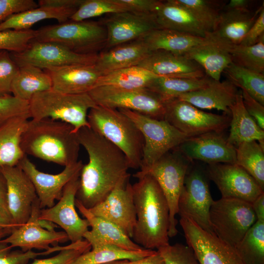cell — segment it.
Masks as SVG:
<instances>
[{
  "label": "cell",
  "mask_w": 264,
  "mask_h": 264,
  "mask_svg": "<svg viewBox=\"0 0 264 264\" xmlns=\"http://www.w3.org/2000/svg\"><path fill=\"white\" fill-rule=\"evenodd\" d=\"M77 133L88 161L81 171L76 198L89 209L106 198L130 166L118 148L89 127L82 128Z\"/></svg>",
  "instance_id": "obj_1"
},
{
  "label": "cell",
  "mask_w": 264,
  "mask_h": 264,
  "mask_svg": "<svg viewBox=\"0 0 264 264\" xmlns=\"http://www.w3.org/2000/svg\"><path fill=\"white\" fill-rule=\"evenodd\" d=\"M132 185L136 220L132 239L146 249L169 244V208L158 183L151 176L137 178Z\"/></svg>",
  "instance_id": "obj_2"
},
{
  "label": "cell",
  "mask_w": 264,
  "mask_h": 264,
  "mask_svg": "<svg viewBox=\"0 0 264 264\" xmlns=\"http://www.w3.org/2000/svg\"><path fill=\"white\" fill-rule=\"evenodd\" d=\"M80 146L72 125L50 118L30 119L21 140L25 155L65 167L78 161Z\"/></svg>",
  "instance_id": "obj_3"
},
{
  "label": "cell",
  "mask_w": 264,
  "mask_h": 264,
  "mask_svg": "<svg viewBox=\"0 0 264 264\" xmlns=\"http://www.w3.org/2000/svg\"><path fill=\"white\" fill-rule=\"evenodd\" d=\"M88 121L90 128L124 154L130 168L140 169L144 138L140 131L129 117L118 110L96 105L89 110Z\"/></svg>",
  "instance_id": "obj_4"
},
{
  "label": "cell",
  "mask_w": 264,
  "mask_h": 264,
  "mask_svg": "<svg viewBox=\"0 0 264 264\" xmlns=\"http://www.w3.org/2000/svg\"><path fill=\"white\" fill-rule=\"evenodd\" d=\"M28 103L30 119L50 118L66 122L76 132L89 127L88 112L97 105L88 93L67 94L52 88L35 94Z\"/></svg>",
  "instance_id": "obj_5"
},
{
  "label": "cell",
  "mask_w": 264,
  "mask_h": 264,
  "mask_svg": "<svg viewBox=\"0 0 264 264\" xmlns=\"http://www.w3.org/2000/svg\"><path fill=\"white\" fill-rule=\"evenodd\" d=\"M107 39L102 22L67 21L36 30L34 40L61 44L79 54H95L105 49Z\"/></svg>",
  "instance_id": "obj_6"
},
{
  "label": "cell",
  "mask_w": 264,
  "mask_h": 264,
  "mask_svg": "<svg viewBox=\"0 0 264 264\" xmlns=\"http://www.w3.org/2000/svg\"><path fill=\"white\" fill-rule=\"evenodd\" d=\"M192 162L176 148L151 166L141 168L133 175L137 178L144 175H150L160 187L169 208V238L177 234L176 216L178 213V202L186 173Z\"/></svg>",
  "instance_id": "obj_7"
},
{
  "label": "cell",
  "mask_w": 264,
  "mask_h": 264,
  "mask_svg": "<svg viewBox=\"0 0 264 264\" xmlns=\"http://www.w3.org/2000/svg\"><path fill=\"white\" fill-rule=\"evenodd\" d=\"M257 220L252 203L222 198L214 200L209 210L214 233L224 242L235 246Z\"/></svg>",
  "instance_id": "obj_8"
},
{
  "label": "cell",
  "mask_w": 264,
  "mask_h": 264,
  "mask_svg": "<svg viewBox=\"0 0 264 264\" xmlns=\"http://www.w3.org/2000/svg\"><path fill=\"white\" fill-rule=\"evenodd\" d=\"M118 110L134 123L143 135L144 145L140 169L151 166L189 137L164 119H154L128 109Z\"/></svg>",
  "instance_id": "obj_9"
},
{
  "label": "cell",
  "mask_w": 264,
  "mask_h": 264,
  "mask_svg": "<svg viewBox=\"0 0 264 264\" xmlns=\"http://www.w3.org/2000/svg\"><path fill=\"white\" fill-rule=\"evenodd\" d=\"M88 93L98 106L128 109L154 119H164L165 102L147 88L126 89L100 86L92 88Z\"/></svg>",
  "instance_id": "obj_10"
},
{
  "label": "cell",
  "mask_w": 264,
  "mask_h": 264,
  "mask_svg": "<svg viewBox=\"0 0 264 264\" xmlns=\"http://www.w3.org/2000/svg\"><path fill=\"white\" fill-rule=\"evenodd\" d=\"M165 108L164 119L189 137L223 132L229 127L230 114L207 112L176 98L165 102Z\"/></svg>",
  "instance_id": "obj_11"
},
{
  "label": "cell",
  "mask_w": 264,
  "mask_h": 264,
  "mask_svg": "<svg viewBox=\"0 0 264 264\" xmlns=\"http://www.w3.org/2000/svg\"><path fill=\"white\" fill-rule=\"evenodd\" d=\"M208 179L205 171L190 165L179 198L177 214L192 220L205 231L214 234L209 221V210L214 200Z\"/></svg>",
  "instance_id": "obj_12"
},
{
  "label": "cell",
  "mask_w": 264,
  "mask_h": 264,
  "mask_svg": "<svg viewBox=\"0 0 264 264\" xmlns=\"http://www.w3.org/2000/svg\"><path fill=\"white\" fill-rule=\"evenodd\" d=\"M179 223L187 244L194 250L199 264H247L235 246L205 231L192 220L180 217Z\"/></svg>",
  "instance_id": "obj_13"
},
{
  "label": "cell",
  "mask_w": 264,
  "mask_h": 264,
  "mask_svg": "<svg viewBox=\"0 0 264 264\" xmlns=\"http://www.w3.org/2000/svg\"><path fill=\"white\" fill-rule=\"evenodd\" d=\"M10 54L19 67L31 65L44 70L72 65H94L98 55L79 54L59 44L35 40L23 50Z\"/></svg>",
  "instance_id": "obj_14"
},
{
  "label": "cell",
  "mask_w": 264,
  "mask_h": 264,
  "mask_svg": "<svg viewBox=\"0 0 264 264\" xmlns=\"http://www.w3.org/2000/svg\"><path fill=\"white\" fill-rule=\"evenodd\" d=\"M130 176L129 173L123 176L103 201L89 210L115 224L132 238L136 215Z\"/></svg>",
  "instance_id": "obj_15"
},
{
  "label": "cell",
  "mask_w": 264,
  "mask_h": 264,
  "mask_svg": "<svg viewBox=\"0 0 264 264\" xmlns=\"http://www.w3.org/2000/svg\"><path fill=\"white\" fill-rule=\"evenodd\" d=\"M206 173L220 192L222 198H231L252 203L264 193L255 180L236 163L208 164Z\"/></svg>",
  "instance_id": "obj_16"
},
{
  "label": "cell",
  "mask_w": 264,
  "mask_h": 264,
  "mask_svg": "<svg viewBox=\"0 0 264 264\" xmlns=\"http://www.w3.org/2000/svg\"><path fill=\"white\" fill-rule=\"evenodd\" d=\"M79 176L65 186L58 202L50 208L41 209L39 219L50 221L61 227L71 243L83 240L89 226L86 219H81L75 209V199L79 187Z\"/></svg>",
  "instance_id": "obj_17"
},
{
  "label": "cell",
  "mask_w": 264,
  "mask_h": 264,
  "mask_svg": "<svg viewBox=\"0 0 264 264\" xmlns=\"http://www.w3.org/2000/svg\"><path fill=\"white\" fill-rule=\"evenodd\" d=\"M82 160L65 167L57 174L44 173L25 155L18 164L32 181L39 200L41 209L50 208L61 198L65 186L70 180L80 176L83 166Z\"/></svg>",
  "instance_id": "obj_18"
},
{
  "label": "cell",
  "mask_w": 264,
  "mask_h": 264,
  "mask_svg": "<svg viewBox=\"0 0 264 264\" xmlns=\"http://www.w3.org/2000/svg\"><path fill=\"white\" fill-rule=\"evenodd\" d=\"M7 186L8 210L17 226L29 219L34 201L38 198L35 188L27 175L18 165L0 167Z\"/></svg>",
  "instance_id": "obj_19"
},
{
  "label": "cell",
  "mask_w": 264,
  "mask_h": 264,
  "mask_svg": "<svg viewBox=\"0 0 264 264\" xmlns=\"http://www.w3.org/2000/svg\"><path fill=\"white\" fill-rule=\"evenodd\" d=\"M41 209L38 198L33 204L29 220L25 224L13 228L11 233L0 242L25 252L34 249L48 250L52 247L50 245L57 246L59 243L69 241L64 231H49L39 224L38 218Z\"/></svg>",
  "instance_id": "obj_20"
},
{
  "label": "cell",
  "mask_w": 264,
  "mask_h": 264,
  "mask_svg": "<svg viewBox=\"0 0 264 264\" xmlns=\"http://www.w3.org/2000/svg\"><path fill=\"white\" fill-rule=\"evenodd\" d=\"M189 160L207 163H236V148L223 132H212L190 137L177 147Z\"/></svg>",
  "instance_id": "obj_21"
},
{
  "label": "cell",
  "mask_w": 264,
  "mask_h": 264,
  "mask_svg": "<svg viewBox=\"0 0 264 264\" xmlns=\"http://www.w3.org/2000/svg\"><path fill=\"white\" fill-rule=\"evenodd\" d=\"M102 22L107 33L106 50L140 38L159 28L154 13L119 12L111 14Z\"/></svg>",
  "instance_id": "obj_22"
},
{
  "label": "cell",
  "mask_w": 264,
  "mask_h": 264,
  "mask_svg": "<svg viewBox=\"0 0 264 264\" xmlns=\"http://www.w3.org/2000/svg\"><path fill=\"white\" fill-rule=\"evenodd\" d=\"M75 206L88 221L91 228L83 237L90 244L91 248L103 244H110L128 251H137L144 249L134 242L118 226L94 215L76 198Z\"/></svg>",
  "instance_id": "obj_23"
},
{
  "label": "cell",
  "mask_w": 264,
  "mask_h": 264,
  "mask_svg": "<svg viewBox=\"0 0 264 264\" xmlns=\"http://www.w3.org/2000/svg\"><path fill=\"white\" fill-rule=\"evenodd\" d=\"M157 76L199 78L206 75L196 62L163 50L151 51L138 65Z\"/></svg>",
  "instance_id": "obj_24"
},
{
  "label": "cell",
  "mask_w": 264,
  "mask_h": 264,
  "mask_svg": "<svg viewBox=\"0 0 264 264\" xmlns=\"http://www.w3.org/2000/svg\"><path fill=\"white\" fill-rule=\"evenodd\" d=\"M44 70L51 77L53 89L72 94L88 93L101 76L95 65H72Z\"/></svg>",
  "instance_id": "obj_25"
},
{
  "label": "cell",
  "mask_w": 264,
  "mask_h": 264,
  "mask_svg": "<svg viewBox=\"0 0 264 264\" xmlns=\"http://www.w3.org/2000/svg\"><path fill=\"white\" fill-rule=\"evenodd\" d=\"M240 89L227 79L213 80L205 87L183 94L176 99L186 101L198 109L217 110L230 114V108L235 102Z\"/></svg>",
  "instance_id": "obj_26"
},
{
  "label": "cell",
  "mask_w": 264,
  "mask_h": 264,
  "mask_svg": "<svg viewBox=\"0 0 264 264\" xmlns=\"http://www.w3.org/2000/svg\"><path fill=\"white\" fill-rule=\"evenodd\" d=\"M151 52L142 38L114 46L98 54L95 66L101 76L138 66Z\"/></svg>",
  "instance_id": "obj_27"
},
{
  "label": "cell",
  "mask_w": 264,
  "mask_h": 264,
  "mask_svg": "<svg viewBox=\"0 0 264 264\" xmlns=\"http://www.w3.org/2000/svg\"><path fill=\"white\" fill-rule=\"evenodd\" d=\"M154 13L159 28L201 37L209 34L191 12L177 0H160Z\"/></svg>",
  "instance_id": "obj_28"
},
{
  "label": "cell",
  "mask_w": 264,
  "mask_h": 264,
  "mask_svg": "<svg viewBox=\"0 0 264 264\" xmlns=\"http://www.w3.org/2000/svg\"><path fill=\"white\" fill-rule=\"evenodd\" d=\"M263 4L255 10L248 11L222 9L212 37L231 45L239 44L258 18Z\"/></svg>",
  "instance_id": "obj_29"
},
{
  "label": "cell",
  "mask_w": 264,
  "mask_h": 264,
  "mask_svg": "<svg viewBox=\"0 0 264 264\" xmlns=\"http://www.w3.org/2000/svg\"><path fill=\"white\" fill-rule=\"evenodd\" d=\"M231 45L212 37L210 41L182 55L198 64L207 76L213 80L220 81L223 71L232 63L229 51Z\"/></svg>",
  "instance_id": "obj_30"
},
{
  "label": "cell",
  "mask_w": 264,
  "mask_h": 264,
  "mask_svg": "<svg viewBox=\"0 0 264 264\" xmlns=\"http://www.w3.org/2000/svg\"><path fill=\"white\" fill-rule=\"evenodd\" d=\"M141 38L151 51L163 50L182 55L212 39L210 34L201 37L163 28L154 29Z\"/></svg>",
  "instance_id": "obj_31"
},
{
  "label": "cell",
  "mask_w": 264,
  "mask_h": 264,
  "mask_svg": "<svg viewBox=\"0 0 264 264\" xmlns=\"http://www.w3.org/2000/svg\"><path fill=\"white\" fill-rule=\"evenodd\" d=\"M30 119L28 114L22 115L0 125V167L16 166L25 155L21 140Z\"/></svg>",
  "instance_id": "obj_32"
},
{
  "label": "cell",
  "mask_w": 264,
  "mask_h": 264,
  "mask_svg": "<svg viewBox=\"0 0 264 264\" xmlns=\"http://www.w3.org/2000/svg\"><path fill=\"white\" fill-rule=\"evenodd\" d=\"M230 128L227 136L230 144L236 147L242 142L256 141L264 147V130L245 109L241 90L235 102L230 108Z\"/></svg>",
  "instance_id": "obj_33"
},
{
  "label": "cell",
  "mask_w": 264,
  "mask_h": 264,
  "mask_svg": "<svg viewBox=\"0 0 264 264\" xmlns=\"http://www.w3.org/2000/svg\"><path fill=\"white\" fill-rule=\"evenodd\" d=\"M52 88V80L48 73L31 65L19 67L11 87V94L29 102L36 94Z\"/></svg>",
  "instance_id": "obj_34"
},
{
  "label": "cell",
  "mask_w": 264,
  "mask_h": 264,
  "mask_svg": "<svg viewBox=\"0 0 264 264\" xmlns=\"http://www.w3.org/2000/svg\"><path fill=\"white\" fill-rule=\"evenodd\" d=\"M77 9H62L39 6L14 14L0 24V31L31 29L35 23L46 19H55L61 23L68 21Z\"/></svg>",
  "instance_id": "obj_35"
},
{
  "label": "cell",
  "mask_w": 264,
  "mask_h": 264,
  "mask_svg": "<svg viewBox=\"0 0 264 264\" xmlns=\"http://www.w3.org/2000/svg\"><path fill=\"white\" fill-rule=\"evenodd\" d=\"M212 80L206 75L199 78L156 76L146 88L157 94L165 102L183 94L203 88Z\"/></svg>",
  "instance_id": "obj_36"
},
{
  "label": "cell",
  "mask_w": 264,
  "mask_h": 264,
  "mask_svg": "<svg viewBox=\"0 0 264 264\" xmlns=\"http://www.w3.org/2000/svg\"><path fill=\"white\" fill-rule=\"evenodd\" d=\"M156 75L138 66L120 69L101 76L94 87L110 86L122 89L146 88Z\"/></svg>",
  "instance_id": "obj_37"
},
{
  "label": "cell",
  "mask_w": 264,
  "mask_h": 264,
  "mask_svg": "<svg viewBox=\"0 0 264 264\" xmlns=\"http://www.w3.org/2000/svg\"><path fill=\"white\" fill-rule=\"evenodd\" d=\"M156 251L146 249L128 251L117 246L103 244L79 256L71 264H105L121 260H138L152 255Z\"/></svg>",
  "instance_id": "obj_38"
},
{
  "label": "cell",
  "mask_w": 264,
  "mask_h": 264,
  "mask_svg": "<svg viewBox=\"0 0 264 264\" xmlns=\"http://www.w3.org/2000/svg\"><path fill=\"white\" fill-rule=\"evenodd\" d=\"M236 164L245 170L264 191V147L256 141L235 147Z\"/></svg>",
  "instance_id": "obj_39"
},
{
  "label": "cell",
  "mask_w": 264,
  "mask_h": 264,
  "mask_svg": "<svg viewBox=\"0 0 264 264\" xmlns=\"http://www.w3.org/2000/svg\"><path fill=\"white\" fill-rule=\"evenodd\" d=\"M223 73L238 88L244 90L264 105V73L247 69L233 63L225 68Z\"/></svg>",
  "instance_id": "obj_40"
},
{
  "label": "cell",
  "mask_w": 264,
  "mask_h": 264,
  "mask_svg": "<svg viewBox=\"0 0 264 264\" xmlns=\"http://www.w3.org/2000/svg\"><path fill=\"white\" fill-rule=\"evenodd\" d=\"M235 247L247 264H264V221L257 220Z\"/></svg>",
  "instance_id": "obj_41"
},
{
  "label": "cell",
  "mask_w": 264,
  "mask_h": 264,
  "mask_svg": "<svg viewBox=\"0 0 264 264\" xmlns=\"http://www.w3.org/2000/svg\"><path fill=\"white\" fill-rule=\"evenodd\" d=\"M187 8L209 33L215 30L226 2L209 0H177Z\"/></svg>",
  "instance_id": "obj_42"
},
{
  "label": "cell",
  "mask_w": 264,
  "mask_h": 264,
  "mask_svg": "<svg viewBox=\"0 0 264 264\" xmlns=\"http://www.w3.org/2000/svg\"><path fill=\"white\" fill-rule=\"evenodd\" d=\"M232 63L258 73L264 72V38L250 46L232 45L229 49Z\"/></svg>",
  "instance_id": "obj_43"
},
{
  "label": "cell",
  "mask_w": 264,
  "mask_h": 264,
  "mask_svg": "<svg viewBox=\"0 0 264 264\" xmlns=\"http://www.w3.org/2000/svg\"><path fill=\"white\" fill-rule=\"evenodd\" d=\"M128 11L114 0H83L82 3L69 20L79 22L101 16Z\"/></svg>",
  "instance_id": "obj_44"
},
{
  "label": "cell",
  "mask_w": 264,
  "mask_h": 264,
  "mask_svg": "<svg viewBox=\"0 0 264 264\" xmlns=\"http://www.w3.org/2000/svg\"><path fill=\"white\" fill-rule=\"evenodd\" d=\"M36 30H6L0 31V50L10 52L23 50L34 40Z\"/></svg>",
  "instance_id": "obj_45"
},
{
  "label": "cell",
  "mask_w": 264,
  "mask_h": 264,
  "mask_svg": "<svg viewBox=\"0 0 264 264\" xmlns=\"http://www.w3.org/2000/svg\"><path fill=\"white\" fill-rule=\"evenodd\" d=\"M91 248L88 242L83 240L65 246L54 256L44 259L36 258L27 264H71L79 256Z\"/></svg>",
  "instance_id": "obj_46"
},
{
  "label": "cell",
  "mask_w": 264,
  "mask_h": 264,
  "mask_svg": "<svg viewBox=\"0 0 264 264\" xmlns=\"http://www.w3.org/2000/svg\"><path fill=\"white\" fill-rule=\"evenodd\" d=\"M13 248L9 244L0 242V264H27L31 260L58 251L57 246H52L41 252H24L21 250H13Z\"/></svg>",
  "instance_id": "obj_47"
},
{
  "label": "cell",
  "mask_w": 264,
  "mask_h": 264,
  "mask_svg": "<svg viewBox=\"0 0 264 264\" xmlns=\"http://www.w3.org/2000/svg\"><path fill=\"white\" fill-rule=\"evenodd\" d=\"M164 264H199L193 249L181 243L170 244L157 249Z\"/></svg>",
  "instance_id": "obj_48"
},
{
  "label": "cell",
  "mask_w": 264,
  "mask_h": 264,
  "mask_svg": "<svg viewBox=\"0 0 264 264\" xmlns=\"http://www.w3.org/2000/svg\"><path fill=\"white\" fill-rule=\"evenodd\" d=\"M19 68L10 52L0 50V97L12 95L11 85Z\"/></svg>",
  "instance_id": "obj_49"
},
{
  "label": "cell",
  "mask_w": 264,
  "mask_h": 264,
  "mask_svg": "<svg viewBox=\"0 0 264 264\" xmlns=\"http://www.w3.org/2000/svg\"><path fill=\"white\" fill-rule=\"evenodd\" d=\"M28 114H29L28 102L12 95L0 97V125L10 118Z\"/></svg>",
  "instance_id": "obj_50"
},
{
  "label": "cell",
  "mask_w": 264,
  "mask_h": 264,
  "mask_svg": "<svg viewBox=\"0 0 264 264\" xmlns=\"http://www.w3.org/2000/svg\"><path fill=\"white\" fill-rule=\"evenodd\" d=\"M38 7L33 0H0V24L14 14Z\"/></svg>",
  "instance_id": "obj_51"
},
{
  "label": "cell",
  "mask_w": 264,
  "mask_h": 264,
  "mask_svg": "<svg viewBox=\"0 0 264 264\" xmlns=\"http://www.w3.org/2000/svg\"><path fill=\"white\" fill-rule=\"evenodd\" d=\"M240 90L245 109L259 127L264 130V105L251 97L244 90Z\"/></svg>",
  "instance_id": "obj_52"
},
{
  "label": "cell",
  "mask_w": 264,
  "mask_h": 264,
  "mask_svg": "<svg viewBox=\"0 0 264 264\" xmlns=\"http://www.w3.org/2000/svg\"><path fill=\"white\" fill-rule=\"evenodd\" d=\"M125 7L128 11L141 14L154 13L160 0H114Z\"/></svg>",
  "instance_id": "obj_53"
},
{
  "label": "cell",
  "mask_w": 264,
  "mask_h": 264,
  "mask_svg": "<svg viewBox=\"0 0 264 264\" xmlns=\"http://www.w3.org/2000/svg\"><path fill=\"white\" fill-rule=\"evenodd\" d=\"M264 38V7L239 44L250 46Z\"/></svg>",
  "instance_id": "obj_54"
},
{
  "label": "cell",
  "mask_w": 264,
  "mask_h": 264,
  "mask_svg": "<svg viewBox=\"0 0 264 264\" xmlns=\"http://www.w3.org/2000/svg\"><path fill=\"white\" fill-rule=\"evenodd\" d=\"M83 0H40L39 6L62 9H78Z\"/></svg>",
  "instance_id": "obj_55"
},
{
  "label": "cell",
  "mask_w": 264,
  "mask_h": 264,
  "mask_svg": "<svg viewBox=\"0 0 264 264\" xmlns=\"http://www.w3.org/2000/svg\"><path fill=\"white\" fill-rule=\"evenodd\" d=\"M105 264H164V260L157 252L146 257L135 260H121Z\"/></svg>",
  "instance_id": "obj_56"
},
{
  "label": "cell",
  "mask_w": 264,
  "mask_h": 264,
  "mask_svg": "<svg viewBox=\"0 0 264 264\" xmlns=\"http://www.w3.org/2000/svg\"><path fill=\"white\" fill-rule=\"evenodd\" d=\"M0 213L13 223L11 220V216H10V214L8 210V208L7 198V186H6V180L3 176L1 173L0 172Z\"/></svg>",
  "instance_id": "obj_57"
},
{
  "label": "cell",
  "mask_w": 264,
  "mask_h": 264,
  "mask_svg": "<svg viewBox=\"0 0 264 264\" xmlns=\"http://www.w3.org/2000/svg\"><path fill=\"white\" fill-rule=\"evenodd\" d=\"M253 0H230L226 2L223 9L248 11L252 10L251 8Z\"/></svg>",
  "instance_id": "obj_58"
},
{
  "label": "cell",
  "mask_w": 264,
  "mask_h": 264,
  "mask_svg": "<svg viewBox=\"0 0 264 264\" xmlns=\"http://www.w3.org/2000/svg\"><path fill=\"white\" fill-rule=\"evenodd\" d=\"M252 206L257 220L264 221V193L253 202Z\"/></svg>",
  "instance_id": "obj_59"
},
{
  "label": "cell",
  "mask_w": 264,
  "mask_h": 264,
  "mask_svg": "<svg viewBox=\"0 0 264 264\" xmlns=\"http://www.w3.org/2000/svg\"><path fill=\"white\" fill-rule=\"evenodd\" d=\"M39 224L44 228L49 231H55L58 225L54 223L46 220H41L38 218Z\"/></svg>",
  "instance_id": "obj_60"
},
{
  "label": "cell",
  "mask_w": 264,
  "mask_h": 264,
  "mask_svg": "<svg viewBox=\"0 0 264 264\" xmlns=\"http://www.w3.org/2000/svg\"><path fill=\"white\" fill-rule=\"evenodd\" d=\"M0 225L4 227H17L10 220L0 213Z\"/></svg>",
  "instance_id": "obj_61"
},
{
  "label": "cell",
  "mask_w": 264,
  "mask_h": 264,
  "mask_svg": "<svg viewBox=\"0 0 264 264\" xmlns=\"http://www.w3.org/2000/svg\"><path fill=\"white\" fill-rule=\"evenodd\" d=\"M13 228L11 227L0 228V240L8 236L11 232Z\"/></svg>",
  "instance_id": "obj_62"
},
{
  "label": "cell",
  "mask_w": 264,
  "mask_h": 264,
  "mask_svg": "<svg viewBox=\"0 0 264 264\" xmlns=\"http://www.w3.org/2000/svg\"><path fill=\"white\" fill-rule=\"evenodd\" d=\"M1 227H3V226H1V225H0V228H1Z\"/></svg>",
  "instance_id": "obj_63"
}]
</instances>
